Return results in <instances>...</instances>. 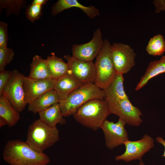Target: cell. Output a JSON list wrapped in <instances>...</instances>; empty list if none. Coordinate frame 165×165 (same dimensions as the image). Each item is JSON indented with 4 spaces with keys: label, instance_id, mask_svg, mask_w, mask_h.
Segmentation results:
<instances>
[{
    "label": "cell",
    "instance_id": "1",
    "mask_svg": "<svg viewBox=\"0 0 165 165\" xmlns=\"http://www.w3.org/2000/svg\"><path fill=\"white\" fill-rule=\"evenodd\" d=\"M2 157L9 165H48L50 162L46 154L19 139L10 140L6 143Z\"/></svg>",
    "mask_w": 165,
    "mask_h": 165
},
{
    "label": "cell",
    "instance_id": "2",
    "mask_svg": "<svg viewBox=\"0 0 165 165\" xmlns=\"http://www.w3.org/2000/svg\"><path fill=\"white\" fill-rule=\"evenodd\" d=\"M103 99H94L84 104L72 115L75 119L94 131L101 128L111 114L107 102Z\"/></svg>",
    "mask_w": 165,
    "mask_h": 165
},
{
    "label": "cell",
    "instance_id": "3",
    "mask_svg": "<svg viewBox=\"0 0 165 165\" xmlns=\"http://www.w3.org/2000/svg\"><path fill=\"white\" fill-rule=\"evenodd\" d=\"M105 97L103 90L95 83H89L83 84L59 104L63 116L67 117L73 115L89 100L94 99H105Z\"/></svg>",
    "mask_w": 165,
    "mask_h": 165
},
{
    "label": "cell",
    "instance_id": "4",
    "mask_svg": "<svg viewBox=\"0 0 165 165\" xmlns=\"http://www.w3.org/2000/svg\"><path fill=\"white\" fill-rule=\"evenodd\" d=\"M59 140L57 128L49 126L39 119L34 121L29 126L26 141L38 151L43 152Z\"/></svg>",
    "mask_w": 165,
    "mask_h": 165
},
{
    "label": "cell",
    "instance_id": "5",
    "mask_svg": "<svg viewBox=\"0 0 165 165\" xmlns=\"http://www.w3.org/2000/svg\"><path fill=\"white\" fill-rule=\"evenodd\" d=\"M111 44L105 39L94 63L96 77L95 84L103 90L111 83L116 74L111 56Z\"/></svg>",
    "mask_w": 165,
    "mask_h": 165
},
{
    "label": "cell",
    "instance_id": "6",
    "mask_svg": "<svg viewBox=\"0 0 165 165\" xmlns=\"http://www.w3.org/2000/svg\"><path fill=\"white\" fill-rule=\"evenodd\" d=\"M24 76L17 70H13L12 75L2 93L19 113L24 110L27 105L23 86Z\"/></svg>",
    "mask_w": 165,
    "mask_h": 165
},
{
    "label": "cell",
    "instance_id": "7",
    "mask_svg": "<svg viewBox=\"0 0 165 165\" xmlns=\"http://www.w3.org/2000/svg\"><path fill=\"white\" fill-rule=\"evenodd\" d=\"M105 101L111 113L117 116L126 124L136 127L139 126L142 122L141 117L142 115L141 111L138 107L132 105L129 98Z\"/></svg>",
    "mask_w": 165,
    "mask_h": 165
},
{
    "label": "cell",
    "instance_id": "8",
    "mask_svg": "<svg viewBox=\"0 0 165 165\" xmlns=\"http://www.w3.org/2000/svg\"><path fill=\"white\" fill-rule=\"evenodd\" d=\"M111 56L116 73L128 72L135 65L136 54L129 46L114 43L111 46Z\"/></svg>",
    "mask_w": 165,
    "mask_h": 165
},
{
    "label": "cell",
    "instance_id": "9",
    "mask_svg": "<svg viewBox=\"0 0 165 165\" xmlns=\"http://www.w3.org/2000/svg\"><path fill=\"white\" fill-rule=\"evenodd\" d=\"M104 41L100 29L98 28L94 32L92 38L89 42L72 45V56L80 60L93 61L102 48Z\"/></svg>",
    "mask_w": 165,
    "mask_h": 165
},
{
    "label": "cell",
    "instance_id": "10",
    "mask_svg": "<svg viewBox=\"0 0 165 165\" xmlns=\"http://www.w3.org/2000/svg\"><path fill=\"white\" fill-rule=\"evenodd\" d=\"M124 144L126 150L121 155L115 157L116 161L123 160L128 162L135 160H141L143 155L154 146V140L147 134L144 135L140 140L131 141L129 140L125 141Z\"/></svg>",
    "mask_w": 165,
    "mask_h": 165
},
{
    "label": "cell",
    "instance_id": "11",
    "mask_svg": "<svg viewBox=\"0 0 165 165\" xmlns=\"http://www.w3.org/2000/svg\"><path fill=\"white\" fill-rule=\"evenodd\" d=\"M126 124L119 118L116 123L106 119L104 122L101 128L103 131L105 145L108 148L113 149L129 140L128 134L125 128Z\"/></svg>",
    "mask_w": 165,
    "mask_h": 165
},
{
    "label": "cell",
    "instance_id": "12",
    "mask_svg": "<svg viewBox=\"0 0 165 165\" xmlns=\"http://www.w3.org/2000/svg\"><path fill=\"white\" fill-rule=\"evenodd\" d=\"M69 67V73L83 84L95 83L96 71L94 63L77 59L69 55L64 56Z\"/></svg>",
    "mask_w": 165,
    "mask_h": 165
},
{
    "label": "cell",
    "instance_id": "13",
    "mask_svg": "<svg viewBox=\"0 0 165 165\" xmlns=\"http://www.w3.org/2000/svg\"><path fill=\"white\" fill-rule=\"evenodd\" d=\"M57 80L52 78L35 79L24 76L23 86L26 104L31 103L41 95L53 89Z\"/></svg>",
    "mask_w": 165,
    "mask_h": 165
},
{
    "label": "cell",
    "instance_id": "14",
    "mask_svg": "<svg viewBox=\"0 0 165 165\" xmlns=\"http://www.w3.org/2000/svg\"><path fill=\"white\" fill-rule=\"evenodd\" d=\"M83 84L69 73L57 80L53 89L56 91L60 102L66 99Z\"/></svg>",
    "mask_w": 165,
    "mask_h": 165
},
{
    "label": "cell",
    "instance_id": "15",
    "mask_svg": "<svg viewBox=\"0 0 165 165\" xmlns=\"http://www.w3.org/2000/svg\"><path fill=\"white\" fill-rule=\"evenodd\" d=\"M72 7L80 9L90 18L93 19L100 14L99 10L94 6H84L77 0H59L51 7V13L55 16L64 10Z\"/></svg>",
    "mask_w": 165,
    "mask_h": 165
},
{
    "label": "cell",
    "instance_id": "16",
    "mask_svg": "<svg viewBox=\"0 0 165 165\" xmlns=\"http://www.w3.org/2000/svg\"><path fill=\"white\" fill-rule=\"evenodd\" d=\"M59 100L53 89L48 91L28 104V110L34 114L42 111L59 103Z\"/></svg>",
    "mask_w": 165,
    "mask_h": 165
},
{
    "label": "cell",
    "instance_id": "17",
    "mask_svg": "<svg viewBox=\"0 0 165 165\" xmlns=\"http://www.w3.org/2000/svg\"><path fill=\"white\" fill-rule=\"evenodd\" d=\"M123 75L116 73L109 85L103 89L105 100H116L128 98L124 90Z\"/></svg>",
    "mask_w": 165,
    "mask_h": 165
},
{
    "label": "cell",
    "instance_id": "18",
    "mask_svg": "<svg viewBox=\"0 0 165 165\" xmlns=\"http://www.w3.org/2000/svg\"><path fill=\"white\" fill-rule=\"evenodd\" d=\"M39 119L47 125L56 127L57 124L64 125L66 121L63 118L59 103L54 104L38 113Z\"/></svg>",
    "mask_w": 165,
    "mask_h": 165
},
{
    "label": "cell",
    "instance_id": "19",
    "mask_svg": "<svg viewBox=\"0 0 165 165\" xmlns=\"http://www.w3.org/2000/svg\"><path fill=\"white\" fill-rule=\"evenodd\" d=\"M165 73V55L159 60L150 62L144 74L137 84L135 90H140L147 84L148 81L154 77Z\"/></svg>",
    "mask_w": 165,
    "mask_h": 165
},
{
    "label": "cell",
    "instance_id": "20",
    "mask_svg": "<svg viewBox=\"0 0 165 165\" xmlns=\"http://www.w3.org/2000/svg\"><path fill=\"white\" fill-rule=\"evenodd\" d=\"M45 59L50 71L52 79L57 80L69 73V67L61 58L57 57L54 52Z\"/></svg>",
    "mask_w": 165,
    "mask_h": 165
},
{
    "label": "cell",
    "instance_id": "21",
    "mask_svg": "<svg viewBox=\"0 0 165 165\" xmlns=\"http://www.w3.org/2000/svg\"><path fill=\"white\" fill-rule=\"evenodd\" d=\"M30 65L29 77L35 79L52 78L50 71L45 59L40 56L35 55Z\"/></svg>",
    "mask_w": 165,
    "mask_h": 165
},
{
    "label": "cell",
    "instance_id": "22",
    "mask_svg": "<svg viewBox=\"0 0 165 165\" xmlns=\"http://www.w3.org/2000/svg\"><path fill=\"white\" fill-rule=\"evenodd\" d=\"M0 117L7 121L9 127L15 125L20 117V113L14 109L3 94L0 95Z\"/></svg>",
    "mask_w": 165,
    "mask_h": 165
},
{
    "label": "cell",
    "instance_id": "23",
    "mask_svg": "<svg viewBox=\"0 0 165 165\" xmlns=\"http://www.w3.org/2000/svg\"><path fill=\"white\" fill-rule=\"evenodd\" d=\"M146 51L148 54L154 56L162 55L165 51V41L163 36L158 34L151 38L146 47Z\"/></svg>",
    "mask_w": 165,
    "mask_h": 165
},
{
    "label": "cell",
    "instance_id": "24",
    "mask_svg": "<svg viewBox=\"0 0 165 165\" xmlns=\"http://www.w3.org/2000/svg\"><path fill=\"white\" fill-rule=\"evenodd\" d=\"M26 1L24 0H0V9L6 8L9 14H17L24 7Z\"/></svg>",
    "mask_w": 165,
    "mask_h": 165
},
{
    "label": "cell",
    "instance_id": "25",
    "mask_svg": "<svg viewBox=\"0 0 165 165\" xmlns=\"http://www.w3.org/2000/svg\"><path fill=\"white\" fill-rule=\"evenodd\" d=\"M14 54L11 48H0V72L5 70L7 65L13 60Z\"/></svg>",
    "mask_w": 165,
    "mask_h": 165
},
{
    "label": "cell",
    "instance_id": "26",
    "mask_svg": "<svg viewBox=\"0 0 165 165\" xmlns=\"http://www.w3.org/2000/svg\"><path fill=\"white\" fill-rule=\"evenodd\" d=\"M42 6L32 4L28 6L26 9V15L28 19L32 23L38 20L42 14Z\"/></svg>",
    "mask_w": 165,
    "mask_h": 165
},
{
    "label": "cell",
    "instance_id": "27",
    "mask_svg": "<svg viewBox=\"0 0 165 165\" xmlns=\"http://www.w3.org/2000/svg\"><path fill=\"white\" fill-rule=\"evenodd\" d=\"M8 24L4 22H0V48L7 47L8 39L7 33Z\"/></svg>",
    "mask_w": 165,
    "mask_h": 165
},
{
    "label": "cell",
    "instance_id": "28",
    "mask_svg": "<svg viewBox=\"0 0 165 165\" xmlns=\"http://www.w3.org/2000/svg\"><path fill=\"white\" fill-rule=\"evenodd\" d=\"M13 74V71L4 70L0 72V95Z\"/></svg>",
    "mask_w": 165,
    "mask_h": 165
},
{
    "label": "cell",
    "instance_id": "29",
    "mask_svg": "<svg viewBox=\"0 0 165 165\" xmlns=\"http://www.w3.org/2000/svg\"><path fill=\"white\" fill-rule=\"evenodd\" d=\"M153 3L155 7L156 13L160 12L162 10H165V0H155Z\"/></svg>",
    "mask_w": 165,
    "mask_h": 165
},
{
    "label": "cell",
    "instance_id": "30",
    "mask_svg": "<svg viewBox=\"0 0 165 165\" xmlns=\"http://www.w3.org/2000/svg\"><path fill=\"white\" fill-rule=\"evenodd\" d=\"M156 140L157 142L161 144L164 146L165 148L164 151L162 156L165 158V140H164L162 138L160 137H156Z\"/></svg>",
    "mask_w": 165,
    "mask_h": 165
},
{
    "label": "cell",
    "instance_id": "31",
    "mask_svg": "<svg viewBox=\"0 0 165 165\" xmlns=\"http://www.w3.org/2000/svg\"><path fill=\"white\" fill-rule=\"evenodd\" d=\"M48 1L47 0H34L32 4H35L42 6L45 4Z\"/></svg>",
    "mask_w": 165,
    "mask_h": 165
},
{
    "label": "cell",
    "instance_id": "32",
    "mask_svg": "<svg viewBox=\"0 0 165 165\" xmlns=\"http://www.w3.org/2000/svg\"><path fill=\"white\" fill-rule=\"evenodd\" d=\"M7 125H8L7 121L4 119L0 117V127H2Z\"/></svg>",
    "mask_w": 165,
    "mask_h": 165
},
{
    "label": "cell",
    "instance_id": "33",
    "mask_svg": "<svg viewBox=\"0 0 165 165\" xmlns=\"http://www.w3.org/2000/svg\"><path fill=\"white\" fill-rule=\"evenodd\" d=\"M140 162L139 163V165H145V163L142 161V160H140Z\"/></svg>",
    "mask_w": 165,
    "mask_h": 165
}]
</instances>
